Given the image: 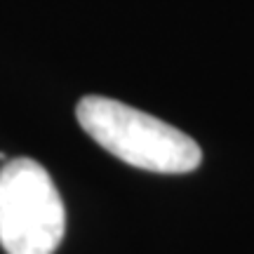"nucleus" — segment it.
I'll return each instance as SVG.
<instances>
[{
    "mask_svg": "<svg viewBox=\"0 0 254 254\" xmlns=\"http://www.w3.org/2000/svg\"><path fill=\"white\" fill-rule=\"evenodd\" d=\"M66 212L52 177L38 160L14 158L0 167V245L7 254H55Z\"/></svg>",
    "mask_w": 254,
    "mask_h": 254,
    "instance_id": "f03ea898",
    "label": "nucleus"
},
{
    "mask_svg": "<svg viewBox=\"0 0 254 254\" xmlns=\"http://www.w3.org/2000/svg\"><path fill=\"white\" fill-rule=\"evenodd\" d=\"M78 123L109 153L139 170L160 174L193 172L202 160L200 146L170 123L109 97H82Z\"/></svg>",
    "mask_w": 254,
    "mask_h": 254,
    "instance_id": "f257e3e1",
    "label": "nucleus"
}]
</instances>
